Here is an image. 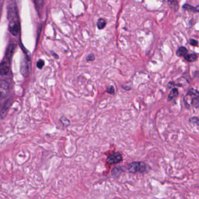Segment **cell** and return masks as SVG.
<instances>
[{
	"label": "cell",
	"instance_id": "6da1fadb",
	"mask_svg": "<svg viewBox=\"0 0 199 199\" xmlns=\"http://www.w3.org/2000/svg\"><path fill=\"white\" fill-rule=\"evenodd\" d=\"M9 30L13 36H17L19 32V21L15 5L10 6L8 11Z\"/></svg>",
	"mask_w": 199,
	"mask_h": 199
},
{
	"label": "cell",
	"instance_id": "7a4b0ae2",
	"mask_svg": "<svg viewBox=\"0 0 199 199\" xmlns=\"http://www.w3.org/2000/svg\"><path fill=\"white\" fill-rule=\"evenodd\" d=\"M151 167L148 164L144 162L141 161L132 162L129 164L127 167V170L129 173H146L151 170Z\"/></svg>",
	"mask_w": 199,
	"mask_h": 199
},
{
	"label": "cell",
	"instance_id": "3957f363",
	"mask_svg": "<svg viewBox=\"0 0 199 199\" xmlns=\"http://www.w3.org/2000/svg\"><path fill=\"white\" fill-rule=\"evenodd\" d=\"M123 157L119 152L111 153L107 157L106 162L110 165L116 164L122 161Z\"/></svg>",
	"mask_w": 199,
	"mask_h": 199
},
{
	"label": "cell",
	"instance_id": "277c9868",
	"mask_svg": "<svg viewBox=\"0 0 199 199\" xmlns=\"http://www.w3.org/2000/svg\"><path fill=\"white\" fill-rule=\"evenodd\" d=\"M16 47V46L15 44H11L8 46L7 50H6V54H5V57L8 60L11 59L14 53V51L15 50Z\"/></svg>",
	"mask_w": 199,
	"mask_h": 199
},
{
	"label": "cell",
	"instance_id": "5b68a950",
	"mask_svg": "<svg viewBox=\"0 0 199 199\" xmlns=\"http://www.w3.org/2000/svg\"><path fill=\"white\" fill-rule=\"evenodd\" d=\"M27 62H28L26 60H24L21 66V72L22 75L25 77L27 76L29 74V67Z\"/></svg>",
	"mask_w": 199,
	"mask_h": 199
},
{
	"label": "cell",
	"instance_id": "8992f818",
	"mask_svg": "<svg viewBox=\"0 0 199 199\" xmlns=\"http://www.w3.org/2000/svg\"><path fill=\"white\" fill-rule=\"evenodd\" d=\"M11 100L10 99H8L4 104L3 106H2L1 108V118L3 119L5 115H7V112H8V108L10 106V104H11Z\"/></svg>",
	"mask_w": 199,
	"mask_h": 199
},
{
	"label": "cell",
	"instance_id": "52a82bcc",
	"mask_svg": "<svg viewBox=\"0 0 199 199\" xmlns=\"http://www.w3.org/2000/svg\"><path fill=\"white\" fill-rule=\"evenodd\" d=\"M183 58L188 62H193L198 59V55L195 53L187 54Z\"/></svg>",
	"mask_w": 199,
	"mask_h": 199
},
{
	"label": "cell",
	"instance_id": "ba28073f",
	"mask_svg": "<svg viewBox=\"0 0 199 199\" xmlns=\"http://www.w3.org/2000/svg\"><path fill=\"white\" fill-rule=\"evenodd\" d=\"M179 95V90L177 88H173L169 93L168 96V100L172 101L173 99L176 98Z\"/></svg>",
	"mask_w": 199,
	"mask_h": 199
},
{
	"label": "cell",
	"instance_id": "9c48e42d",
	"mask_svg": "<svg viewBox=\"0 0 199 199\" xmlns=\"http://www.w3.org/2000/svg\"><path fill=\"white\" fill-rule=\"evenodd\" d=\"M9 72V68L7 65V63L5 62H2L1 64V69H0V73L1 75L4 76L7 75Z\"/></svg>",
	"mask_w": 199,
	"mask_h": 199
},
{
	"label": "cell",
	"instance_id": "30bf717a",
	"mask_svg": "<svg viewBox=\"0 0 199 199\" xmlns=\"http://www.w3.org/2000/svg\"><path fill=\"white\" fill-rule=\"evenodd\" d=\"M187 53H188V50H187V49L186 48V47H183V46H182V47H180L178 49V50L176 51V54L179 57H184L185 55L187 54Z\"/></svg>",
	"mask_w": 199,
	"mask_h": 199
},
{
	"label": "cell",
	"instance_id": "8fae6325",
	"mask_svg": "<svg viewBox=\"0 0 199 199\" xmlns=\"http://www.w3.org/2000/svg\"><path fill=\"white\" fill-rule=\"evenodd\" d=\"M187 95H190L192 97V98L195 97V98H199V91L193 88L189 89L187 93L186 94V96Z\"/></svg>",
	"mask_w": 199,
	"mask_h": 199
},
{
	"label": "cell",
	"instance_id": "7c38bea8",
	"mask_svg": "<svg viewBox=\"0 0 199 199\" xmlns=\"http://www.w3.org/2000/svg\"><path fill=\"white\" fill-rule=\"evenodd\" d=\"M124 171L123 167H116L112 170V174L114 176H118Z\"/></svg>",
	"mask_w": 199,
	"mask_h": 199
},
{
	"label": "cell",
	"instance_id": "4fadbf2b",
	"mask_svg": "<svg viewBox=\"0 0 199 199\" xmlns=\"http://www.w3.org/2000/svg\"><path fill=\"white\" fill-rule=\"evenodd\" d=\"M1 92H3V91H4V92L6 91L7 92L9 89L8 83L5 80H2L1 82ZM5 94H6V93H5Z\"/></svg>",
	"mask_w": 199,
	"mask_h": 199
},
{
	"label": "cell",
	"instance_id": "5bb4252c",
	"mask_svg": "<svg viewBox=\"0 0 199 199\" xmlns=\"http://www.w3.org/2000/svg\"><path fill=\"white\" fill-rule=\"evenodd\" d=\"M106 21H105V19L102 18H100L99 19H98L97 22V26L99 29L101 30L104 29L105 27L106 26Z\"/></svg>",
	"mask_w": 199,
	"mask_h": 199
},
{
	"label": "cell",
	"instance_id": "9a60e30c",
	"mask_svg": "<svg viewBox=\"0 0 199 199\" xmlns=\"http://www.w3.org/2000/svg\"><path fill=\"white\" fill-rule=\"evenodd\" d=\"M168 1L169 4V6L171 8H173L175 11L178 10L179 5L176 0H168Z\"/></svg>",
	"mask_w": 199,
	"mask_h": 199
},
{
	"label": "cell",
	"instance_id": "2e32d148",
	"mask_svg": "<svg viewBox=\"0 0 199 199\" xmlns=\"http://www.w3.org/2000/svg\"><path fill=\"white\" fill-rule=\"evenodd\" d=\"M182 8L185 10H187L188 11H190V12H195V7L189 5V4H185L184 5H183Z\"/></svg>",
	"mask_w": 199,
	"mask_h": 199
},
{
	"label": "cell",
	"instance_id": "e0dca14e",
	"mask_svg": "<svg viewBox=\"0 0 199 199\" xmlns=\"http://www.w3.org/2000/svg\"><path fill=\"white\" fill-rule=\"evenodd\" d=\"M191 104L193 106L195 107L196 108H199V98H192V101Z\"/></svg>",
	"mask_w": 199,
	"mask_h": 199
},
{
	"label": "cell",
	"instance_id": "ac0fdd59",
	"mask_svg": "<svg viewBox=\"0 0 199 199\" xmlns=\"http://www.w3.org/2000/svg\"><path fill=\"white\" fill-rule=\"evenodd\" d=\"M189 122L191 123L196 125L197 126H199V118L198 117H192L189 120Z\"/></svg>",
	"mask_w": 199,
	"mask_h": 199
},
{
	"label": "cell",
	"instance_id": "d6986e66",
	"mask_svg": "<svg viewBox=\"0 0 199 199\" xmlns=\"http://www.w3.org/2000/svg\"><path fill=\"white\" fill-rule=\"evenodd\" d=\"M34 1L37 8L40 9L41 7H43L44 0H34Z\"/></svg>",
	"mask_w": 199,
	"mask_h": 199
},
{
	"label": "cell",
	"instance_id": "ffe728a7",
	"mask_svg": "<svg viewBox=\"0 0 199 199\" xmlns=\"http://www.w3.org/2000/svg\"><path fill=\"white\" fill-rule=\"evenodd\" d=\"M60 121L63 123V125L65 126H67L70 125V120H68L66 117H62L60 118Z\"/></svg>",
	"mask_w": 199,
	"mask_h": 199
},
{
	"label": "cell",
	"instance_id": "44dd1931",
	"mask_svg": "<svg viewBox=\"0 0 199 199\" xmlns=\"http://www.w3.org/2000/svg\"><path fill=\"white\" fill-rule=\"evenodd\" d=\"M44 65V61L42 59H39L36 64V66L39 69H41Z\"/></svg>",
	"mask_w": 199,
	"mask_h": 199
},
{
	"label": "cell",
	"instance_id": "7402d4cb",
	"mask_svg": "<svg viewBox=\"0 0 199 199\" xmlns=\"http://www.w3.org/2000/svg\"><path fill=\"white\" fill-rule=\"evenodd\" d=\"M189 44H190L191 46H195V47L198 46V44H199V43H198V41L197 40L193 39H190V40H189Z\"/></svg>",
	"mask_w": 199,
	"mask_h": 199
},
{
	"label": "cell",
	"instance_id": "603a6c76",
	"mask_svg": "<svg viewBox=\"0 0 199 199\" xmlns=\"http://www.w3.org/2000/svg\"><path fill=\"white\" fill-rule=\"evenodd\" d=\"M106 92L109 94H115V88L113 86H110V87H109L107 90H106Z\"/></svg>",
	"mask_w": 199,
	"mask_h": 199
},
{
	"label": "cell",
	"instance_id": "cb8c5ba5",
	"mask_svg": "<svg viewBox=\"0 0 199 199\" xmlns=\"http://www.w3.org/2000/svg\"><path fill=\"white\" fill-rule=\"evenodd\" d=\"M86 60L87 61H93V60H95V56L93 54H89L87 58H86Z\"/></svg>",
	"mask_w": 199,
	"mask_h": 199
},
{
	"label": "cell",
	"instance_id": "d4e9b609",
	"mask_svg": "<svg viewBox=\"0 0 199 199\" xmlns=\"http://www.w3.org/2000/svg\"><path fill=\"white\" fill-rule=\"evenodd\" d=\"M195 77L199 78V71H196L195 73Z\"/></svg>",
	"mask_w": 199,
	"mask_h": 199
},
{
	"label": "cell",
	"instance_id": "484cf974",
	"mask_svg": "<svg viewBox=\"0 0 199 199\" xmlns=\"http://www.w3.org/2000/svg\"><path fill=\"white\" fill-rule=\"evenodd\" d=\"M195 12H199V5L195 7Z\"/></svg>",
	"mask_w": 199,
	"mask_h": 199
},
{
	"label": "cell",
	"instance_id": "4316f807",
	"mask_svg": "<svg viewBox=\"0 0 199 199\" xmlns=\"http://www.w3.org/2000/svg\"></svg>",
	"mask_w": 199,
	"mask_h": 199
}]
</instances>
